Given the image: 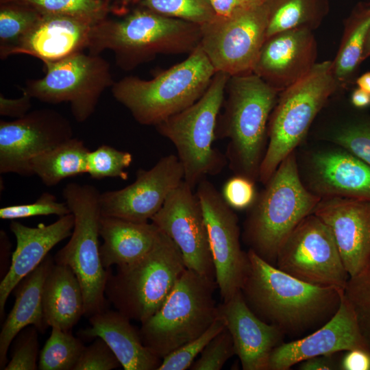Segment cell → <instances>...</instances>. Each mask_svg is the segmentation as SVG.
Returning <instances> with one entry per match:
<instances>
[{"mask_svg":"<svg viewBox=\"0 0 370 370\" xmlns=\"http://www.w3.org/2000/svg\"><path fill=\"white\" fill-rule=\"evenodd\" d=\"M116 356L101 338L85 346L75 370H111L121 367Z\"/></svg>","mask_w":370,"mask_h":370,"instance_id":"44","label":"cell"},{"mask_svg":"<svg viewBox=\"0 0 370 370\" xmlns=\"http://www.w3.org/2000/svg\"><path fill=\"white\" fill-rule=\"evenodd\" d=\"M73 137L70 121L59 112L39 109L12 121H0V173L33 175V158Z\"/></svg>","mask_w":370,"mask_h":370,"instance_id":"15","label":"cell"},{"mask_svg":"<svg viewBox=\"0 0 370 370\" xmlns=\"http://www.w3.org/2000/svg\"><path fill=\"white\" fill-rule=\"evenodd\" d=\"M369 56H370V29H369V32L367 33V38L365 40L364 49H363V53H362V61L369 58Z\"/></svg>","mask_w":370,"mask_h":370,"instance_id":"51","label":"cell"},{"mask_svg":"<svg viewBox=\"0 0 370 370\" xmlns=\"http://www.w3.org/2000/svg\"><path fill=\"white\" fill-rule=\"evenodd\" d=\"M370 29V6L354 14L346 23L332 71L338 86H345L362 62L364 45Z\"/></svg>","mask_w":370,"mask_h":370,"instance_id":"30","label":"cell"},{"mask_svg":"<svg viewBox=\"0 0 370 370\" xmlns=\"http://www.w3.org/2000/svg\"><path fill=\"white\" fill-rule=\"evenodd\" d=\"M355 349L367 350L354 310L343 293L334 316L310 335L282 343L272 352L268 370H288L308 358Z\"/></svg>","mask_w":370,"mask_h":370,"instance_id":"18","label":"cell"},{"mask_svg":"<svg viewBox=\"0 0 370 370\" xmlns=\"http://www.w3.org/2000/svg\"><path fill=\"white\" fill-rule=\"evenodd\" d=\"M32 98L23 92L21 97L16 99L6 98L0 95V114L4 116L19 119L29 112L32 106Z\"/></svg>","mask_w":370,"mask_h":370,"instance_id":"45","label":"cell"},{"mask_svg":"<svg viewBox=\"0 0 370 370\" xmlns=\"http://www.w3.org/2000/svg\"><path fill=\"white\" fill-rule=\"evenodd\" d=\"M54 264V258L49 254L14 289L15 301L0 333L1 369H3L8 363L10 345L23 329L33 325L38 332H44L48 327L43 315L42 289L45 279Z\"/></svg>","mask_w":370,"mask_h":370,"instance_id":"26","label":"cell"},{"mask_svg":"<svg viewBox=\"0 0 370 370\" xmlns=\"http://www.w3.org/2000/svg\"><path fill=\"white\" fill-rule=\"evenodd\" d=\"M200 39V25L145 8L121 19L97 23L87 50L92 54L112 51L116 65L131 71L160 54H189Z\"/></svg>","mask_w":370,"mask_h":370,"instance_id":"3","label":"cell"},{"mask_svg":"<svg viewBox=\"0 0 370 370\" xmlns=\"http://www.w3.org/2000/svg\"><path fill=\"white\" fill-rule=\"evenodd\" d=\"M44 319L49 327L71 331L84 315V299L80 283L68 266L55 262L42 289Z\"/></svg>","mask_w":370,"mask_h":370,"instance_id":"28","label":"cell"},{"mask_svg":"<svg viewBox=\"0 0 370 370\" xmlns=\"http://www.w3.org/2000/svg\"><path fill=\"white\" fill-rule=\"evenodd\" d=\"M351 101L356 108H366L370 105V94L358 88L353 91Z\"/></svg>","mask_w":370,"mask_h":370,"instance_id":"49","label":"cell"},{"mask_svg":"<svg viewBox=\"0 0 370 370\" xmlns=\"http://www.w3.org/2000/svg\"><path fill=\"white\" fill-rule=\"evenodd\" d=\"M269 7L249 5L227 18L216 16L200 25L199 45L216 73L230 76L253 73L266 40Z\"/></svg>","mask_w":370,"mask_h":370,"instance_id":"12","label":"cell"},{"mask_svg":"<svg viewBox=\"0 0 370 370\" xmlns=\"http://www.w3.org/2000/svg\"><path fill=\"white\" fill-rule=\"evenodd\" d=\"M344 294L354 310L370 353V259L360 272L349 277Z\"/></svg>","mask_w":370,"mask_h":370,"instance_id":"36","label":"cell"},{"mask_svg":"<svg viewBox=\"0 0 370 370\" xmlns=\"http://www.w3.org/2000/svg\"><path fill=\"white\" fill-rule=\"evenodd\" d=\"M218 316L230 332L243 370H268L273 350L285 334L260 319L245 302L241 291L218 304Z\"/></svg>","mask_w":370,"mask_h":370,"instance_id":"21","label":"cell"},{"mask_svg":"<svg viewBox=\"0 0 370 370\" xmlns=\"http://www.w3.org/2000/svg\"><path fill=\"white\" fill-rule=\"evenodd\" d=\"M269 18L266 38L282 32L317 25L314 0H267Z\"/></svg>","mask_w":370,"mask_h":370,"instance_id":"31","label":"cell"},{"mask_svg":"<svg viewBox=\"0 0 370 370\" xmlns=\"http://www.w3.org/2000/svg\"><path fill=\"white\" fill-rule=\"evenodd\" d=\"M96 22L67 15L42 14L32 29L10 50L9 56L26 54L44 63L88 49Z\"/></svg>","mask_w":370,"mask_h":370,"instance_id":"23","label":"cell"},{"mask_svg":"<svg viewBox=\"0 0 370 370\" xmlns=\"http://www.w3.org/2000/svg\"><path fill=\"white\" fill-rule=\"evenodd\" d=\"M38 330L31 325L15 337L11 358L3 370H35L38 369ZM13 340V341H14Z\"/></svg>","mask_w":370,"mask_h":370,"instance_id":"42","label":"cell"},{"mask_svg":"<svg viewBox=\"0 0 370 370\" xmlns=\"http://www.w3.org/2000/svg\"><path fill=\"white\" fill-rule=\"evenodd\" d=\"M332 355L318 356L308 358L299 362L301 370H335L340 369V365L333 359Z\"/></svg>","mask_w":370,"mask_h":370,"instance_id":"48","label":"cell"},{"mask_svg":"<svg viewBox=\"0 0 370 370\" xmlns=\"http://www.w3.org/2000/svg\"><path fill=\"white\" fill-rule=\"evenodd\" d=\"M275 266L319 286L345 290L349 278L331 230L313 213L304 218L282 244Z\"/></svg>","mask_w":370,"mask_h":370,"instance_id":"13","label":"cell"},{"mask_svg":"<svg viewBox=\"0 0 370 370\" xmlns=\"http://www.w3.org/2000/svg\"><path fill=\"white\" fill-rule=\"evenodd\" d=\"M280 92L254 73L230 76L216 139H227L225 157L235 175L259 180L268 123Z\"/></svg>","mask_w":370,"mask_h":370,"instance_id":"2","label":"cell"},{"mask_svg":"<svg viewBox=\"0 0 370 370\" xmlns=\"http://www.w3.org/2000/svg\"><path fill=\"white\" fill-rule=\"evenodd\" d=\"M206 226L215 271V281L223 299L241 290L249 261L242 250L238 217L221 193L206 178L196 187Z\"/></svg>","mask_w":370,"mask_h":370,"instance_id":"14","label":"cell"},{"mask_svg":"<svg viewBox=\"0 0 370 370\" xmlns=\"http://www.w3.org/2000/svg\"><path fill=\"white\" fill-rule=\"evenodd\" d=\"M215 73L199 45L186 59L153 79L127 76L114 82L111 92L138 123L156 126L197 101Z\"/></svg>","mask_w":370,"mask_h":370,"instance_id":"5","label":"cell"},{"mask_svg":"<svg viewBox=\"0 0 370 370\" xmlns=\"http://www.w3.org/2000/svg\"><path fill=\"white\" fill-rule=\"evenodd\" d=\"M214 280L186 269L158 310L141 323L143 344L162 359L202 334L219 317Z\"/></svg>","mask_w":370,"mask_h":370,"instance_id":"9","label":"cell"},{"mask_svg":"<svg viewBox=\"0 0 370 370\" xmlns=\"http://www.w3.org/2000/svg\"><path fill=\"white\" fill-rule=\"evenodd\" d=\"M248 209L243 239L263 260L275 266L282 244L306 216L312 214L321 197L301 180L295 153L279 165Z\"/></svg>","mask_w":370,"mask_h":370,"instance_id":"4","label":"cell"},{"mask_svg":"<svg viewBox=\"0 0 370 370\" xmlns=\"http://www.w3.org/2000/svg\"><path fill=\"white\" fill-rule=\"evenodd\" d=\"M218 17L227 18L251 5L247 0H208Z\"/></svg>","mask_w":370,"mask_h":370,"instance_id":"47","label":"cell"},{"mask_svg":"<svg viewBox=\"0 0 370 370\" xmlns=\"http://www.w3.org/2000/svg\"><path fill=\"white\" fill-rule=\"evenodd\" d=\"M74 227L72 213L59 217L49 224L37 227L26 226L12 221L10 229L16 239L10 269L0 283V314L16 285L34 271L58 243L71 236Z\"/></svg>","mask_w":370,"mask_h":370,"instance_id":"24","label":"cell"},{"mask_svg":"<svg viewBox=\"0 0 370 370\" xmlns=\"http://www.w3.org/2000/svg\"><path fill=\"white\" fill-rule=\"evenodd\" d=\"M183 180V167L177 156L162 157L151 169H138L135 181L127 186L101 193V215L147 223Z\"/></svg>","mask_w":370,"mask_h":370,"instance_id":"17","label":"cell"},{"mask_svg":"<svg viewBox=\"0 0 370 370\" xmlns=\"http://www.w3.org/2000/svg\"><path fill=\"white\" fill-rule=\"evenodd\" d=\"M89 151L83 140L73 137L33 158L31 169L45 186H53L67 177L87 173Z\"/></svg>","mask_w":370,"mask_h":370,"instance_id":"29","label":"cell"},{"mask_svg":"<svg viewBox=\"0 0 370 370\" xmlns=\"http://www.w3.org/2000/svg\"><path fill=\"white\" fill-rule=\"evenodd\" d=\"M100 194L91 184L65 186L62 196L74 216V227L69 242L53 258L56 264L69 267L76 275L84 294V316L88 318L107 310L108 269L102 264L99 242Z\"/></svg>","mask_w":370,"mask_h":370,"instance_id":"10","label":"cell"},{"mask_svg":"<svg viewBox=\"0 0 370 370\" xmlns=\"http://www.w3.org/2000/svg\"><path fill=\"white\" fill-rule=\"evenodd\" d=\"M44 64L45 76L27 80L22 91L47 103H69L77 122L90 117L103 92L114 83L110 64L100 54L82 51Z\"/></svg>","mask_w":370,"mask_h":370,"instance_id":"11","label":"cell"},{"mask_svg":"<svg viewBox=\"0 0 370 370\" xmlns=\"http://www.w3.org/2000/svg\"><path fill=\"white\" fill-rule=\"evenodd\" d=\"M251 5H259L264 3L267 0H247Z\"/></svg>","mask_w":370,"mask_h":370,"instance_id":"52","label":"cell"},{"mask_svg":"<svg viewBox=\"0 0 370 370\" xmlns=\"http://www.w3.org/2000/svg\"><path fill=\"white\" fill-rule=\"evenodd\" d=\"M89 319L90 327L81 335L102 338L112 350L125 370H158L162 359L143 343L139 330L130 319L116 310H104Z\"/></svg>","mask_w":370,"mask_h":370,"instance_id":"25","label":"cell"},{"mask_svg":"<svg viewBox=\"0 0 370 370\" xmlns=\"http://www.w3.org/2000/svg\"><path fill=\"white\" fill-rule=\"evenodd\" d=\"M5 2L26 4L41 14L67 15L96 23L106 18L108 12L103 0H1Z\"/></svg>","mask_w":370,"mask_h":370,"instance_id":"34","label":"cell"},{"mask_svg":"<svg viewBox=\"0 0 370 370\" xmlns=\"http://www.w3.org/2000/svg\"><path fill=\"white\" fill-rule=\"evenodd\" d=\"M229 77L217 72L197 101L155 126L175 146L184 181L193 189L208 176L219 174L227 164L225 155L213 143Z\"/></svg>","mask_w":370,"mask_h":370,"instance_id":"7","label":"cell"},{"mask_svg":"<svg viewBox=\"0 0 370 370\" xmlns=\"http://www.w3.org/2000/svg\"><path fill=\"white\" fill-rule=\"evenodd\" d=\"M151 221L178 247L186 269L215 280L208 232L194 189L182 181Z\"/></svg>","mask_w":370,"mask_h":370,"instance_id":"16","label":"cell"},{"mask_svg":"<svg viewBox=\"0 0 370 370\" xmlns=\"http://www.w3.org/2000/svg\"><path fill=\"white\" fill-rule=\"evenodd\" d=\"M142 4L158 14L199 25L217 16L208 0H142Z\"/></svg>","mask_w":370,"mask_h":370,"instance_id":"35","label":"cell"},{"mask_svg":"<svg viewBox=\"0 0 370 370\" xmlns=\"http://www.w3.org/2000/svg\"><path fill=\"white\" fill-rule=\"evenodd\" d=\"M160 232L152 222L136 223L101 215L99 234L103 241L100 246L103 266L108 269L138 260L151 249Z\"/></svg>","mask_w":370,"mask_h":370,"instance_id":"27","label":"cell"},{"mask_svg":"<svg viewBox=\"0 0 370 370\" xmlns=\"http://www.w3.org/2000/svg\"><path fill=\"white\" fill-rule=\"evenodd\" d=\"M332 140L370 165V123H353L336 130Z\"/></svg>","mask_w":370,"mask_h":370,"instance_id":"41","label":"cell"},{"mask_svg":"<svg viewBox=\"0 0 370 370\" xmlns=\"http://www.w3.org/2000/svg\"><path fill=\"white\" fill-rule=\"evenodd\" d=\"M225 328L224 321L218 317L199 336L163 358L158 370H186L190 368L208 343Z\"/></svg>","mask_w":370,"mask_h":370,"instance_id":"38","label":"cell"},{"mask_svg":"<svg viewBox=\"0 0 370 370\" xmlns=\"http://www.w3.org/2000/svg\"><path fill=\"white\" fill-rule=\"evenodd\" d=\"M338 87L332 62L328 60L316 63L304 77L280 92L268 123L269 141L259 172L262 184L301 143Z\"/></svg>","mask_w":370,"mask_h":370,"instance_id":"8","label":"cell"},{"mask_svg":"<svg viewBox=\"0 0 370 370\" xmlns=\"http://www.w3.org/2000/svg\"><path fill=\"white\" fill-rule=\"evenodd\" d=\"M84 345L71 331L52 327L51 334L40 352V370H75Z\"/></svg>","mask_w":370,"mask_h":370,"instance_id":"32","label":"cell"},{"mask_svg":"<svg viewBox=\"0 0 370 370\" xmlns=\"http://www.w3.org/2000/svg\"><path fill=\"white\" fill-rule=\"evenodd\" d=\"M42 14L26 4L5 2L0 10V57L9 56L10 50L32 29Z\"/></svg>","mask_w":370,"mask_h":370,"instance_id":"33","label":"cell"},{"mask_svg":"<svg viewBox=\"0 0 370 370\" xmlns=\"http://www.w3.org/2000/svg\"><path fill=\"white\" fill-rule=\"evenodd\" d=\"M343 370H370V353L365 349L347 351L340 362Z\"/></svg>","mask_w":370,"mask_h":370,"instance_id":"46","label":"cell"},{"mask_svg":"<svg viewBox=\"0 0 370 370\" xmlns=\"http://www.w3.org/2000/svg\"><path fill=\"white\" fill-rule=\"evenodd\" d=\"M249 265L241 291L250 309L285 334L322 326L339 308L344 290L300 280L247 251Z\"/></svg>","mask_w":370,"mask_h":370,"instance_id":"1","label":"cell"},{"mask_svg":"<svg viewBox=\"0 0 370 370\" xmlns=\"http://www.w3.org/2000/svg\"><path fill=\"white\" fill-rule=\"evenodd\" d=\"M186 269L180 249L160 230L142 258L116 267L114 273L108 269L105 296L116 310L142 323L162 306Z\"/></svg>","mask_w":370,"mask_h":370,"instance_id":"6","label":"cell"},{"mask_svg":"<svg viewBox=\"0 0 370 370\" xmlns=\"http://www.w3.org/2000/svg\"><path fill=\"white\" fill-rule=\"evenodd\" d=\"M331 230L349 277L370 259V201L321 198L313 212Z\"/></svg>","mask_w":370,"mask_h":370,"instance_id":"19","label":"cell"},{"mask_svg":"<svg viewBox=\"0 0 370 370\" xmlns=\"http://www.w3.org/2000/svg\"><path fill=\"white\" fill-rule=\"evenodd\" d=\"M307 179V188L321 198L370 201V165L342 148L314 153Z\"/></svg>","mask_w":370,"mask_h":370,"instance_id":"22","label":"cell"},{"mask_svg":"<svg viewBox=\"0 0 370 370\" xmlns=\"http://www.w3.org/2000/svg\"><path fill=\"white\" fill-rule=\"evenodd\" d=\"M232 337L225 328L206 346L200 357L195 361L191 370H220L225 362L235 355Z\"/></svg>","mask_w":370,"mask_h":370,"instance_id":"40","label":"cell"},{"mask_svg":"<svg viewBox=\"0 0 370 370\" xmlns=\"http://www.w3.org/2000/svg\"><path fill=\"white\" fill-rule=\"evenodd\" d=\"M71 211L64 202H60L56 196L45 192L33 203L3 207L0 209V219L14 220L36 216L69 214Z\"/></svg>","mask_w":370,"mask_h":370,"instance_id":"39","label":"cell"},{"mask_svg":"<svg viewBox=\"0 0 370 370\" xmlns=\"http://www.w3.org/2000/svg\"><path fill=\"white\" fill-rule=\"evenodd\" d=\"M316 56L317 43L311 29L282 32L266 38L253 73L280 92L311 70Z\"/></svg>","mask_w":370,"mask_h":370,"instance_id":"20","label":"cell"},{"mask_svg":"<svg viewBox=\"0 0 370 370\" xmlns=\"http://www.w3.org/2000/svg\"><path fill=\"white\" fill-rule=\"evenodd\" d=\"M132 162V155L125 151L102 145L87 156V173L96 180L105 177H119L126 180L128 173L126 169Z\"/></svg>","mask_w":370,"mask_h":370,"instance_id":"37","label":"cell"},{"mask_svg":"<svg viewBox=\"0 0 370 370\" xmlns=\"http://www.w3.org/2000/svg\"><path fill=\"white\" fill-rule=\"evenodd\" d=\"M358 88L370 94V72H367L356 79Z\"/></svg>","mask_w":370,"mask_h":370,"instance_id":"50","label":"cell"},{"mask_svg":"<svg viewBox=\"0 0 370 370\" xmlns=\"http://www.w3.org/2000/svg\"><path fill=\"white\" fill-rule=\"evenodd\" d=\"M221 195L233 210H245L255 203L258 193L255 182L240 175H234L224 183Z\"/></svg>","mask_w":370,"mask_h":370,"instance_id":"43","label":"cell"}]
</instances>
